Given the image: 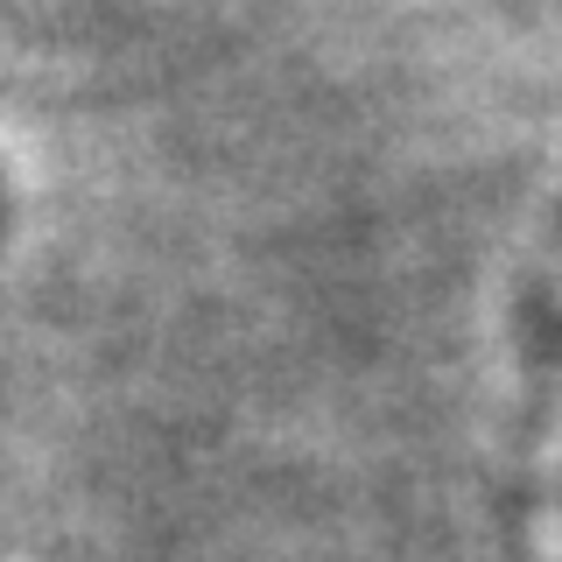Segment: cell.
<instances>
[{"label": "cell", "instance_id": "1", "mask_svg": "<svg viewBox=\"0 0 562 562\" xmlns=\"http://www.w3.org/2000/svg\"><path fill=\"white\" fill-rule=\"evenodd\" d=\"M0 233H8V176H0Z\"/></svg>", "mask_w": 562, "mask_h": 562}]
</instances>
